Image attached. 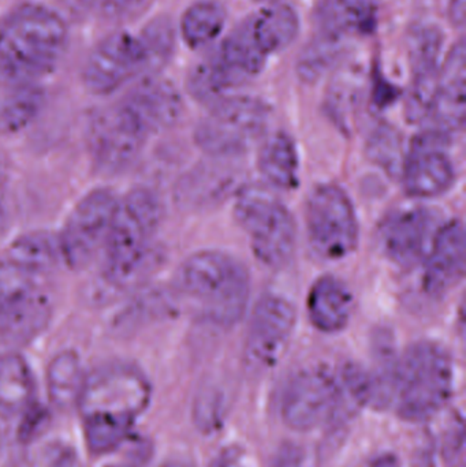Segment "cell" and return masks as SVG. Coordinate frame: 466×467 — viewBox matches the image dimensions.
Segmentation results:
<instances>
[{
	"label": "cell",
	"instance_id": "cell-1",
	"mask_svg": "<svg viewBox=\"0 0 466 467\" xmlns=\"http://www.w3.org/2000/svg\"><path fill=\"white\" fill-rule=\"evenodd\" d=\"M152 400V386L140 368L126 362L101 365L85 375L77 408L88 449L96 455L117 450Z\"/></svg>",
	"mask_w": 466,
	"mask_h": 467
},
{
	"label": "cell",
	"instance_id": "cell-2",
	"mask_svg": "<svg viewBox=\"0 0 466 467\" xmlns=\"http://www.w3.org/2000/svg\"><path fill=\"white\" fill-rule=\"evenodd\" d=\"M67 44V26L46 5L14 8L0 24V71L11 85L36 84L57 67Z\"/></svg>",
	"mask_w": 466,
	"mask_h": 467
},
{
	"label": "cell",
	"instance_id": "cell-3",
	"mask_svg": "<svg viewBox=\"0 0 466 467\" xmlns=\"http://www.w3.org/2000/svg\"><path fill=\"white\" fill-rule=\"evenodd\" d=\"M178 285L205 320L230 327L245 315L251 276L238 258L221 250L189 255L180 268Z\"/></svg>",
	"mask_w": 466,
	"mask_h": 467
},
{
	"label": "cell",
	"instance_id": "cell-4",
	"mask_svg": "<svg viewBox=\"0 0 466 467\" xmlns=\"http://www.w3.org/2000/svg\"><path fill=\"white\" fill-rule=\"evenodd\" d=\"M453 392L454 362L438 343H415L396 362L391 400L405 421L432 419L448 405Z\"/></svg>",
	"mask_w": 466,
	"mask_h": 467
},
{
	"label": "cell",
	"instance_id": "cell-5",
	"mask_svg": "<svg viewBox=\"0 0 466 467\" xmlns=\"http://www.w3.org/2000/svg\"><path fill=\"white\" fill-rule=\"evenodd\" d=\"M163 215L155 192L134 188L118 200L104 244V271L111 282L123 283L136 274L158 232Z\"/></svg>",
	"mask_w": 466,
	"mask_h": 467
},
{
	"label": "cell",
	"instance_id": "cell-6",
	"mask_svg": "<svg viewBox=\"0 0 466 467\" xmlns=\"http://www.w3.org/2000/svg\"><path fill=\"white\" fill-rule=\"evenodd\" d=\"M271 109L251 96H227L211 107L194 131L202 152L213 159H232L245 153L267 131Z\"/></svg>",
	"mask_w": 466,
	"mask_h": 467
},
{
	"label": "cell",
	"instance_id": "cell-7",
	"mask_svg": "<svg viewBox=\"0 0 466 467\" xmlns=\"http://www.w3.org/2000/svg\"><path fill=\"white\" fill-rule=\"evenodd\" d=\"M234 218L246 233L252 250L268 268H282L297 246V226L286 205L268 191L249 188L238 193Z\"/></svg>",
	"mask_w": 466,
	"mask_h": 467
},
{
	"label": "cell",
	"instance_id": "cell-8",
	"mask_svg": "<svg viewBox=\"0 0 466 467\" xmlns=\"http://www.w3.org/2000/svg\"><path fill=\"white\" fill-rule=\"evenodd\" d=\"M305 226L309 246L322 260H342L357 247V213L338 185L322 183L312 189L306 199Z\"/></svg>",
	"mask_w": 466,
	"mask_h": 467
},
{
	"label": "cell",
	"instance_id": "cell-9",
	"mask_svg": "<svg viewBox=\"0 0 466 467\" xmlns=\"http://www.w3.org/2000/svg\"><path fill=\"white\" fill-rule=\"evenodd\" d=\"M118 200L111 189L98 188L74 205L57 235L60 260L66 266L76 271L87 268L103 252Z\"/></svg>",
	"mask_w": 466,
	"mask_h": 467
},
{
	"label": "cell",
	"instance_id": "cell-10",
	"mask_svg": "<svg viewBox=\"0 0 466 467\" xmlns=\"http://www.w3.org/2000/svg\"><path fill=\"white\" fill-rule=\"evenodd\" d=\"M341 381L322 368L295 373L281 398V416L290 430L308 432L333 419L344 402Z\"/></svg>",
	"mask_w": 466,
	"mask_h": 467
},
{
	"label": "cell",
	"instance_id": "cell-11",
	"mask_svg": "<svg viewBox=\"0 0 466 467\" xmlns=\"http://www.w3.org/2000/svg\"><path fill=\"white\" fill-rule=\"evenodd\" d=\"M297 321L295 305L279 296L264 294L249 318L243 359L254 373L273 369L287 350Z\"/></svg>",
	"mask_w": 466,
	"mask_h": 467
},
{
	"label": "cell",
	"instance_id": "cell-12",
	"mask_svg": "<svg viewBox=\"0 0 466 467\" xmlns=\"http://www.w3.org/2000/svg\"><path fill=\"white\" fill-rule=\"evenodd\" d=\"M141 74L150 76L141 40L128 32H115L92 49L82 68V81L93 95L107 96Z\"/></svg>",
	"mask_w": 466,
	"mask_h": 467
},
{
	"label": "cell",
	"instance_id": "cell-13",
	"mask_svg": "<svg viewBox=\"0 0 466 467\" xmlns=\"http://www.w3.org/2000/svg\"><path fill=\"white\" fill-rule=\"evenodd\" d=\"M450 136L423 129L413 139L402 163L405 191L413 199L429 200L450 191L456 169L449 155Z\"/></svg>",
	"mask_w": 466,
	"mask_h": 467
},
{
	"label": "cell",
	"instance_id": "cell-14",
	"mask_svg": "<svg viewBox=\"0 0 466 467\" xmlns=\"http://www.w3.org/2000/svg\"><path fill=\"white\" fill-rule=\"evenodd\" d=\"M150 134L118 103L100 112L90 130L93 163L104 174L125 171L139 158Z\"/></svg>",
	"mask_w": 466,
	"mask_h": 467
},
{
	"label": "cell",
	"instance_id": "cell-15",
	"mask_svg": "<svg viewBox=\"0 0 466 467\" xmlns=\"http://www.w3.org/2000/svg\"><path fill=\"white\" fill-rule=\"evenodd\" d=\"M440 227L431 210L421 207L401 210L383 222L380 244L397 265L415 266L426 260Z\"/></svg>",
	"mask_w": 466,
	"mask_h": 467
},
{
	"label": "cell",
	"instance_id": "cell-16",
	"mask_svg": "<svg viewBox=\"0 0 466 467\" xmlns=\"http://www.w3.org/2000/svg\"><path fill=\"white\" fill-rule=\"evenodd\" d=\"M466 109V48L460 38L440 66L437 92L424 120V129L450 136L462 129Z\"/></svg>",
	"mask_w": 466,
	"mask_h": 467
},
{
	"label": "cell",
	"instance_id": "cell-17",
	"mask_svg": "<svg viewBox=\"0 0 466 467\" xmlns=\"http://www.w3.org/2000/svg\"><path fill=\"white\" fill-rule=\"evenodd\" d=\"M150 136L178 122L183 101L177 88L156 76H147L119 101Z\"/></svg>",
	"mask_w": 466,
	"mask_h": 467
},
{
	"label": "cell",
	"instance_id": "cell-18",
	"mask_svg": "<svg viewBox=\"0 0 466 467\" xmlns=\"http://www.w3.org/2000/svg\"><path fill=\"white\" fill-rule=\"evenodd\" d=\"M465 275V229L462 222L440 224L429 255L424 260V287L431 294H445Z\"/></svg>",
	"mask_w": 466,
	"mask_h": 467
},
{
	"label": "cell",
	"instance_id": "cell-19",
	"mask_svg": "<svg viewBox=\"0 0 466 467\" xmlns=\"http://www.w3.org/2000/svg\"><path fill=\"white\" fill-rule=\"evenodd\" d=\"M353 305V294L347 283L333 275H325L309 290L306 312L317 331L337 334L347 328Z\"/></svg>",
	"mask_w": 466,
	"mask_h": 467
},
{
	"label": "cell",
	"instance_id": "cell-20",
	"mask_svg": "<svg viewBox=\"0 0 466 467\" xmlns=\"http://www.w3.org/2000/svg\"><path fill=\"white\" fill-rule=\"evenodd\" d=\"M379 19V0H325L319 8L320 32L334 37L368 36Z\"/></svg>",
	"mask_w": 466,
	"mask_h": 467
},
{
	"label": "cell",
	"instance_id": "cell-21",
	"mask_svg": "<svg viewBox=\"0 0 466 467\" xmlns=\"http://www.w3.org/2000/svg\"><path fill=\"white\" fill-rule=\"evenodd\" d=\"M245 21L252 38L267 57L286 49L300 33V18L286 3H271Z\"/></svg>",
	"mask_w": 466,
	"mask_h": 467
},
{
	"label": "cell",
	"instance_id": "cell-22",
	"mask_svg": "<svg viewBox=\"0 0 466 467\" xmlns=\"http://www.w3.org/2000/svg\"><path fill=\"white\" fill-rule=\"evenodd\" d=\"M52 305L46 291L0 310V339L11 346L35 340L51 320Z\"/></svg>",
	"mask_w": 466,
	"mask_h": 467
},
{
	"label": "cell",
	"instance_id": "cell-23",
	"mask_svg": "<svg viewBox=\"0 0 466 467\" xmlns=\"http://www.w3.org/2000/svg\"><path fill=\"white\" fill-rule=\"evenodd\" d=\"M257 169L271 188L285 192L297 188L300 161L295 140L285 131L270 134L260 148Z\"/></svg>",
	"mask_w": 466,
	"mask_h": 467
},
{
	"label": "cell",
	"instance_id": "cell-24",
	"mask_svg": "<svg viewBox=\"0 0 466 467\" xmlns=\"http://www.w3.org/2000/svg\"><path fill=\"white\" fill-rule=\"evenodd\" d=\"M443 33L435 25H418L408 33V57L412 68V87L437 84L443 51Z\"/></svg>",
	"mask_w": 466,
	"mask_h": 467
},
{
	"label": "cell",
	"instance_id": "cell-25",
	"mask_svg": "<svg viewBox=\"0 0 466 467\" xmlns=\"http://www.w3.org/2000/svg\"><path fill=\"white\" fill-rule=\"evenodd\" d=\"M35 380L26 359L18 353L0 356V414L16 416L32 405Z\"/></svg>",
	"mask_w": 466,
	"mask_h": 467
},
{
	"label": "cell",
	"instance_id": "cell-26",
	"mask_svg": "<svg viewBox=\"0 0 466 467\" xmlns=\"http://www.w3.org/2000/svg\"><path fill=\"white\" fill-rule=\"evenodd\" d=\"M47 391L49 400L59 410L77 406L85 380L81 358L73 350H63L54 356L47 367Z\"/></svg>",
	"mask_w": 466,
	"mask_h": 467
},
{
	"label": "cell",
	"instance_id": "cell-27",
	"mask_svg": "<svg viewBox=\"0 0 466 467\" xmlns=\"http://www.w3.org/2000/svg\"><path fill=\"white\" fill-rule=\"evenodd\" d=\"M46 103L44 90L37 84L11 85L0 99V134L11 136L35 122Z\"/></svg>",
	"mask_w": 466,
	"mask_h": 467
},
{
	"label": "cell",
	"instance_id": "cell-28",
	"mask_svg": "<svg viewBox=\"0 0 466 467\" xmlns=\"http://www.w3.org/2000/svg\"><path fill=\"white\" fill-rule=\"evenodd\" d=\"M226 8L216 0L192 5L181 21V35L192 49L204 48L216 40L226 24Z\"/></svg>",
	"mask_w": 466,
	"mask_h": 467
},
{
	"label": "cell",
	"instance_id": "cell-29",
	"mask_svg": "<svg viewBox=\"0 0 466 467\" xmlns=\"http://www.w3.org/2000/svg\"><path fill=\"white\" fill-rule=\"evenodd\" d=\"M5 255L46 276L60 260L57 236L47 232L22 234L11 242Z\"/></svg>",
	"mask_w": 466,
	"mask_h": 467
},
{
	"label": "cell",
	"instance_id": "cell-30",
	"mask_svg": "<svg viewBox=\"0 0 466 467\" xmlns=\"http://www.w3.org/2000/svg\"><path fill=\"white\" fill-rule=\"evenodd\" d=\"M44 276L8 255L0 258V310L43 293Z\"/></svg>",
	"mask_w": 466,
	"mask_h": 467
},
{
	"label": "cell",
	"instance_id": "cell-31",
	"mask_svg": "<svg viewBox=\"0 0 466 467\" xmlns=\"http://www.w3.org/2000/svg\"><path fill=\"white\" fill-rule=\"evenodd\" d=\"M341 38L320 32L301 52L297 62L298 77L304 82L314 84L338 63L344 46Z\"/></svg>",
	"mask_w": 466,
	"mask_h": 467
},
{
	"label": "cell",
	"instance_id": "cell-32",
	"mask_svg": "<svg viewBox=\"0 0 466 467\" xmlns=\"http://www.w3.org/2000/svg\"><path fill=\"white\" fill-rule=\"evenodd\" d=\"M147 54L150 76L161 70L174 54L175 30L172 22L166 16L153 19L140 36Z\"/></svg>",
	"mask_w": 466,
	"mask_h": 467
},
{
	"label": "cell",
	"instance_id": "cell-33",
	"mask_svg": "<svg viewBox=\"0 0 466 467\" xmlns=\"http://www.w3.org/2000/svg\"><path fill=\"white\" fill-rule=\"evenodd\" d=\"M368 155L388 174H401L405 155L402 152V139L399 131L388 125L378 126L369 137Z\"/></svg>",
	"mask_w": 466,
	"mask_h": 467
},
{
	"label": "cell",
	"instance_id": "cell-34",
	"mask_svg": "<svg viewBox=\"0 0 466 467\" xmlns=\"http://www.w3.org/2000/svg\"><path fill=\"white\" fill-rule=\"evenodd\" d=\"M226 398L215 387H202L194 400L193 419L205 435L216 432L226 420Z\"/></svg>",
	"mask_w": 466,
	"mask_h": 467
},
{
	"label": "cell",
	"instance_id": "cell-35",
	"mask_svg": "<svg viewBox=\"0 0 466 467\" xmlns=\"http://www.w3.org/2000/svg\"><path fill=\"white\" fill-rule=\"evenodd\" d=\"M32 467H78V460L67 444L49 441L33 452Z\"/></svg>",
	"mask_w": 466,
	"mask_h": 467
},
{
	"label": "cell",
	"instance_id": "cell-36",
	"mask_svg": "<svg viewBox=\"0 0 466 467\" xmlns=\"http://www.w3.org/2000/svg\"><path fill=\"white\" fill-rule=\"evenodd\" d=\"M89 10L95 11L101 18L125 19L144 10L150 0H84Z\"/></svg>",
	"mask_w": 466,
	"mask_h": 467
},
{
	"label": "cell",
	"instance_id": "cell-37",
	"mask_svg": "<svg viewBox=\"0 0 466 467\" xmlns=\"http://www.w3.org/2000/svg\"><path fill=\"white\" fill-rule=\"evenodd\" d=\"M271 467H305V454L298 444H284L274 457Z\"/></svg>",
	"mask_w": 466,
	"mask_h": 467
},
{
	"label": "cell",
	"instance_id": "cell-38",
	"mask_svg": "<svg viewBox=\"0 0 466 467\" xmlns=\"http://www.w3.org/2000/svg\"><path fill=\"white\" fill-rule=\"evenodd\" d=\"M241 461V452L237 447H229L223 450L213 461L210 467H238Z\"/></svg>",
	"mask_w": 466,
	"mask_h": 467
},
{
	"label": "cell",
	"instance_id": "cell-39",
	"mask_svg": "<svg viewBox=\"0 0 466 467\" xmlns=\"http://www.w3.org/2000/svg\"><path fill=\"white\" fill-rule=\"evenodd\" d=\"M466 0H450L449 2V18L456 27H464Z\"/></svg>",
	"mask_w": 466,
	"mask_h": 467
},
{
	"label": "cell",
	"instance_id": "cell-40",
	"mask_svg": "<svg viewBox=\"0 0 466 467\" xmlns=\"http://www.w3.org/2000/svg\"><path fill=\"white\" fill-rule=\"evenodd\" d=\"M369 467H402L399 461L394 455L386 454L380 455L379 458L374 461Z\"/></svg>",
	"mask_w": 466,
	"mask_h": 467
},
{
	"label": "cell",
	"instance_id": "cell-41",
	"mask_svg": "<svg viewBox=\"0 0 466 467\" xmlns=\"http://www.w3.org/2000/svg\"><path fill=\"white\" fill-rule=\"evenodd\" d=\"M5 219H7V213H5V191H0V233L5 227Z\"/></svg>",
	"mask_w": 466,
	"mask_h": 467
},
{
	"label": "cell",
	"instance_id": "cell-42",
	"mask_svg": "<svg viewBox=\"0 0 466 467\" xmlns=\"http://www.w3.org/2000/svg\"><path fill=\"white\" fill-rule=\"evenodd\" d=\"M158 467H194V466L192 465L191 462H188V461L171 460V461H167V462L161 463V465H159Z\"/></svg>",
	"mask_w": 466,
	"mask_h": 467
},
{
	"label": "cell",
	"instance_id": "cell-43",
	"mask_svg": "<svg viewBox=\"0 0 466 467\" xmlns=\"http://www.w3.org/2000/svg\"><path fill=\"white\" fill-rule=\"evenodd\" d=\"M106 467H122V466H118V465H109V466H106Z\"/></svg>",
	"mask_w": 466,
	"mask_h": 467
}]
</instances>
